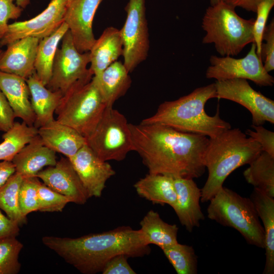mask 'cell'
<instances>
[{
    "instance_id": "obj_6",
    "label": "cell",
    "mask_w": 274,
    "mask_h": 274,
    "mask_svg": "<svg viewBox=\"0 0 274 274\" xmlns=\"http://www.w3.org/2000/svg\"><path fill=\"white\" fill-rule=\"evenodd\" d=\"M210 220L236 230L251 245L264 249V231L251 198L222 187L209 201Z\"/></svg>"
},
{
    "instance_id": "obj_24",
    "label": "cell",
    "mask_w": 274,
    "mask_h": 274,
    "mask_svg": "<svg viewBox=\"0 0 274 274\" xmlns=\"http://www.w3.org/2000/svg\"><path fill=\"white\" fill-rule=\"evenodd\" d=\"M123 63L116 61L98 76H93L107 107L125 94L130 87L131 80Z\"/></svg>"
},
{
    "instance_id": "obj_45",
    "label": "cell",
    "mask_w": 274,
    "mask_h": 274,
    "mask_svg": "<svg viewBox=\"0 0 274 274\" xmlns=\"http://www.w3.org/2000/svg\"><path fill=\"white\" fill-rule=\"evenodd\" d=\"M29 3L30 0H16V5L22 8H25Z\"/></svg>"
},
{
    "instance_id": "obj_39",
    "label": "cell",
    "mask_w": 274,
    "mask_h": 274,
    "mask_svg": "<svg viewBox=\"0 0 274 274\" xmlns=\"http://www.w3.org/2000/svg\"><path fill=\"white\" fill-rule=\"evenodd\" d=\"M16 0H0V40L6 32L9 19H16L22 8L14 3Z\"/></svg>"
},
{
    "instance_id": "obj_27",
    "label": "cell",
    "mask_w": 274,
    "mask_h": 274,
    "mask_svg": "<svg viewBox=\"0 0 274 274\" xmlns=\"http://www.w3.org/2000/svg\"><path fill=\"white\" fill-rule=\"evenodd\" d=\"M68 29L67 25L63 21L52 33L40 40L34 66L38 78L45 86L48 84L52 75L54 59L59 43Z\"/></svg>"
},
{
    "instance_id": "obj_15",
    "label": "cell",
    "mask_w": 274,
    "mask_h": 274,
    "mask_svg": "<svg viewBox=\"0 0 274 274\" xmlns=\"http://www.w3.org/2000/svg\"><path fill=\"white\" fill-rule=\"evenodd\" d=\"M46 185L78 204H85L88 194L70 159L61 157L54 166H48L36 176Z\"/></svg>"
},
{
    "instance_id": "obj_12",
    "label": "cell",
    "mask_w": 274,
    "mask_h": 274,
    "mask_svg": "<svg viewBox=\"0 0 274 274\" xmlns=\"http://www.w3.org/2000/svg\"><path fill=\"white\" fill-rule=\"evenodd\" d=\"M217 98L234 101L243 106L252 115V125L274 124V101L254 90L247 80L241 78L215 83Z\"/></svg>"
},
{
    "instance_id": "obj_46",
    "label": "cell",
    "mask_w": 274,
    "mask_h": 274,
    "mask_svg": "<svg viewBox=\"0 0 274 274\" xmlns=\"http://www.w3.org/2000/svg\"><path fill=\"white\" fill-rule=\"evenodd\" d=\"M219 1H220V0H210L211 5H214L218 3Z\"/></svg>"
},
{
    "instance_id": "obj_5",
    "label": "cell",
    "mask_w": 274,
    "mask_h": 274,
    "mask_svg": "<svg viewBox=\"0 0 274 274\" xmlns=\"http://www.w3.org/2000/svg\"><path fill=\"white\" fill-rule=\"evenodd\" d=\"M235 9L220 1L209 7L202 18L201 27L206 32L202 43L213 44L222 56L237 55L254 42L255 19L241 17Z\"/></svg>"
},
{
    "instance_id": "obj_14",
    "label": "cell",
    "mask_w": 274,
    "mask_h": 274,
    "mask_svg": "<svg viewBox=\"0 0 274 274\" xmlns=\"http://www.w3.org/2000/svg\"><path fill=\"white\" fill-rule=\"evenodd\" d=\"M69 159L89 198L100 197L107 181L115 174L110 164L100 159L86 144Z\"/></svg>"
},
{
    "instance_id": "obj_28",
    "label": "cell",
    "mask_w": 274,
    "mask_h": 274,
    "mask_svg": "<svg viewBox=\"0 0 274 274\" xmlns=\"http://www.w3.org/2000/svg\"><path fill=\"white\" fill-rule=\"evenodd\" d=\"M140 224L149 245H155L162 249L178 243V227L164 222L157 212L148 211Z\"/></svg>"
},
{
    "instance_id": "obj_38",
    "label": "cell",
    "mask_w": 274,
    "mask_h": 274,
    "mask_svg": "<svg viewBox=\"0 0 274 274\" xmlns=\"http://www.w3.org/2000/svg\"><path fill=\"white\" fill-rule=\"evenodd\" d=\"M255 131L248 129L246 134L257 141L262 151L274 157V132L264 128L262 125H252Z\"/></svg>"
},
{
    "instance_id": "obj_16",
    "label": "cell",
    "mask_w": 274,
    "mask_h": 274,
    "mask_svg": "<svg viewBox=\"0 0 274 274\" xmlns=\"http://www.w3.org/2000/svg\"><path fill=\"white\" fill-rule=\"evenodd\" d=\"M103 0H73L67 5L64 21L68 26L77 49L88 52L95 41L92 23L96 10Z\"/></svg>"
},
{
    "instance_id": "obj_29",
    "label": "cell",
    "mask_w": 274,
    "mask_h": 274,
    "mask_svg": "<svg viewBox=\"0 0 274 274\" xmlns=\"http://www.w3.org/2000/svg\"><path fill=\"white\" fill-rule=\"evenodd\" d=\"M243 175L254 189L274 197V157L262 151L249 164Z\"/></svg>"
},
{
    "instance_id": "obj_18",
    "label": "cell",
    "mask_w": 274,
    "mask_h": 274,
    "mask_svg": "<svg viewBox=\"0 0 274 274\" xmlns=\"http://www.w3.org/2000/svg\"><path fill=\"white\" fill-rule=\"evenodd\" d=\"M40 39L26 37L7 45L0 58V71L26 80L35 72V61Z\"/></svg>"
},
{
    "instance_id": "obj_37",
    "label": "cell",
    "mask_w": 274,
    "mask_h": 274,
    "mask_svg": "<svg viewBox=\"0 0 274 274\" xmlns=\"http://www.w3.org/2000/svg\"><path fill=\"white\" fill-rule=\"evenodd\" d=\"M265 43H262L261 57L263 66L268 73L274 69V21L272 19L268 25H266L263 36Z\"/></svg>"
},
{
    "instance_id": "obj_7",
    "label": "cell",
    "mask_w": 274,
    "mask_h": 274,
    "mask_svg": "<svg viewBox=\"0 0 274 274\" xmlns=\"http://www.w3.org/2000/svg\"><path fill=\"white\" fill-rule=\"evenodd\" d=\"M106 107L92 77L89 82L73 87L62 96L55 112L56 120L86 138L94 130Z\"/></svg>"
},
{
    "instance_id": "obj_41",
    "label": "cell",
    "mask_w": 274,
    "mask_h": 274,
    "mask_svg": "<svg viewBox=\"0 0 274 274\" xmlns=\"http://www.w3.org/2000/svg\"><path fill=\"white\" fill-rule=\"evenodd\" d=\"M15 117L5 95L0 89V131L6 132L13 125Z\"/></svg>"
},
{
    "instance_id": "obj_23",
    "label": "cell",
    "mask_w": 274,
    "mask_h": 274,
    "mask_svg": "<svg viewBox=\"0 0 274 274\" xmlns=\"http://www.w3.org/2000/svg\"><path fill=\"white\" fill-rule=\"evenodd\" d=\"M26 81L29 89L31 107L36 116L34 126L38 128L55 119L54 114L62 95L48 89L40 81L36 72Z\"/></svg>"
},
{
    "instance_id": "obj_43",
    "label": "cell",
    "mask_w": 274,
    "mask_h": 274,
    "mask_svg": "<svg viewBox=\"0 0 274 274\" xmlns=\"http://www.w3.org/2000/svg\"><path fill=\"white\" fill-rule=\"evenodd\" d=\"M234 7H240L247 11L256 13L258 5L264 0H220Z\"/></svg>"
},
{
    "instance_id": "obj_35",
    "label": "cell",
    "mask_w": 274,
    "mask_h": 274,
    "mask_svg": "<svg viewBox=\"0 0 274 274\" xmlns=\"http://www.w3.org/2000/svg\"><path fill=\"white\" fill-rule=\"evenodd\" d=\"M37 192L40 212H62L70 201L65 196L52 190L44 183L39 181Z\"/></svg>"
},
{
    "instance_id": "obj_8",
    "label": "cell",
    "mask_w": 274,
    "mask_h": 274,
    "mask_svg": "<svg viewBox=\"0 0 274 274\" xmlns=\"http://www.w3.org/2000/svg\"><path fill=\"white\" fill-rule=\"evenodd\" d=\"M86 139V145L105 161L124 159L133 151L131 131L125 117L107 107L97 125Z\"/></svg>"
},
{
    "instance_id": "obj_1",
    "label": "cell",
    "mask_w": 274,
    "mask_h": 274,
    "mask_svg": "<svg viewBox=\"0 0 274 274\" xmlns=\"http://www.w3.org/2000/svg\"><path fill=\"white\" fill-rule=\"evenodd\" d=\"M133 146L149 173L198 178L204 173L207 136L160 124L129 123Z\"/></svg>"
},
{
    "instance_id": "obj_48",
    "label": "cell",
    "mask_w": 274,
    "mask_h": 274,
    "mask_svg": "<svg viewBox=\"0 0 274 274\" xmlns=\"http://www.w3.org/2000/svg\"><path fill=\"white\" fill-rule=\"evenodd\" d=\"M67 3V4L70 3L71 2H72L73 0H66Z\"/></svg>"
},
{
    "instance_id": "obj_31",
    "label": "cell",
    "mask_w": 274,
    "mask_h": 274,
    "mask_svg": "<svg viewBox=\"0 0 274 274\" xmlns=\"http://www.w3.org/2000/svg\"><path fill=\"white\" fill-rule=\"evenodd\" d=\"M24 177L15 173L0 188V209L19 226L27 223V217L22 214L19 204V191Z\"/></svg>"
},
{
    "instance_id": "obj_13",
    "label": "cell",
    "mask_w": 274,
    "mask_h": 274,
    "mask_svg": "<svg viewBox=\"0 0 274 274\" xmlns=\"http://www.w3.org/2000/svg\"><path fill=\"white\" fill-rule=\"evenodd\" d=\"M67 3L66 0H51L47 7L36 17L8 24L0 40V47L26 37L40 40L55 31L64 21Z\"/></svg>"
},
{
    "instance_id": "obj_32",
    "label": "cell",
    "mask_w": 274,
    "mask_h": 274,
    "mask_svg": "<svg viewBox=\"0 0 274 274\" xmlns=\"http://www.w3.org/2000/svg\"><path fill=\"white\" fill-rule=\"evenodd\" d=\"M161 250L178 274L197 273V256L192 246L177 243Z\"/></svg>"
},
{
    "instance_id": "obj_36",
    "label": "cell",
    "mask_w": 274,
    "mask_h": 274,
    "mask_svg": "<svg viewBox=\"0 0 274 274\" xmlns=\"http://www.w3.org/2000/svg\"><path fill=\"white\" fill-rule=\"evenodd\" d=\"M273 6L274 0H264L258 5L256 12L257 17L255 19L253 30L254 43L257 53L261 58L262 36L269 13Z\"/></svg>"
},
{
    "instance_id": "obj_26",
    "label": "cell",
    "mask_w": 274,
    "mask_h": 274,
    "mask_svg": "<svg viewBox=\"0 0 274 274\" xmlns=\"http://www.w3.org/2000/svg\"><path fill=\"white\" fill-rule=\"evenodd\" d=\"M264 231L265 264L263 274L274 273V197L254 189L251 195Z\"/></svg>"
},
{
    "instance_id": "obj_3",
    "label": "cell",
    "mask_w": 274,
    "mask_h": 274,
    "mask_svg": "<svg viewBox=\"0 0 274 274\" xmlns=\"http://www.w3.org/2000/svg\"><path fill=\"white\" fill-rule=\"evenodd\" d=\"M213 98H217L215 83L198 87L178 99L163 102L153 115L141 123L163 124L180 131L214 138L231 127L220 118L219 108L213 116L206 112V104Z\"/></svg>"
},
{
    "instance_id": "obj_11",
    "label": "cell",
    "mask_w": 274,
    "mask_h": 274,
    "mask_svg": "<svg viewBox=\"0 0 274 274\" xmlns=\"http://www.w3.org/2000/svg\"><path fill=\"white\" fill-rule=\"evenodd\" d=\"M210 63L206 73L208 79L223 81L241 78L250 80L261 86H271L274 83L273 77L266 71L262 59L257 53L254 43L244 57L211 55Z\"/></svg>"
},
{
    "instance_id": "obj_2",
    "label": "cell",
    "mask_w": 274,
    "mask_h": 274,
    "mask_svg": "<svg viewBox=\"0 0 274 274\" xmlns=\"http://www.w3.org/2000/svg\"><path fill=\"white\" fill-rule=\"evenodd\" d=\"M42 241L83 274L101 272L107 262L118 255L142 257L151 251L141 230L128 226L77 238L45 236Z\"/></svg>"
},
{
    "instance_id": "obj_19",
    "label": "cell",
    "mask_w": 274,
    "mask_h": 274,
    "mask_svg": "<svg viewBox=\"0 0 274 274\" xmlns=\"http://www.w3.org/2000/svg\"><path fill=\"white\" fill-rule=\"evenodd\" d=\"M38 134L46 146L68 159L86 144L84 136L56 119L39 127Z\"/></svg>"
},
{
    "instance_id": "obj_10",
    "label": "cell",
    "mask_w": 274,
    "mask_h": 274,
    "mask_svg": "<svg viewBox=\"0 0 274 274\" xmlns=\"http://www.w3.org/2000/svg\"><path fill=\"white\" fill-rule=\"evenodd\" d=\"M126 19L120 30L123 42V64L129 73L145 61L150 48L145 0H128Z\"/></svg>"
},
{
    "instance_id": "obj_42",
    "label": "cell",
    "mask_w": 274,
    "mask_h": 274,
    "mask_svg": "<svg viewBox=\"0 0 274 274\" xmlns=\"http://www.w3.org/2000/svg\"><path fill=\"white\" fill-rule=\"evenodd\" d=\"M19 225L15 221L5 216L0 210V239L16 237L19 234Z\"/></svg>"
},
{
    "instance_id": "obj_17",
    "label": "cell",
    "mask_w": 274,
    "mask_h": 274,
    "mask_svg": "<svg viewBox=\"0 0 274 274\" xmlns=\"http://www.w3.org/2000/svg\"><path fill=\"white\" fill-rule=\"evenodd\" d=\"M177 199L173 208L181 224L189 232L200 226L205 217L201 211L200 201L201 189L193 179L173 177Z\"/></svg>"
},
{
    "instance_id": "obj_34",
    "label": "cell",
    "mask_w": 274,
    "mask_h": 274,
    "mask_svg": "<svg viewBox=\"0 0 274 274\" xmlns=\"http://www.w3.org/2000/svg\"><path fill=\"white\" fill-rule=\"evenodd\" d=\"M39 181L38 177H30L24 178L21 183L18 199L21 212L25 217L31 212L39 211L37 192Z\"/></svg>"
},
{
    "instance_id": "obj_33",
    "label": "cell",
    "mask_w": 274,
    "mask_h": 274,
    "mask_svg": "<svg viewBox=\"0 0 274 274\" xmlns=\"http://www.w3.org/2000/svg\"><path fill=\"white\" fill-rule=\"evenodd\" d=\"M23 244L16 237L0 239V274H16L21 264L19 255Z\"/></svg>"
},
{
    "instance_id": "obj_9",
    "label": "cell",
    "mask_w": 274,
    "mask_h": 274,
    "mask_svg": "<svg viewBox=\"0 0 274 274\" xmlns=\"http://www.w3.org/2000/svg\"><path fill=\"white\" fill-rule=\"evenodd\" d=\"M61 40V47L55 53L51 78L46 86L63 96L73 87L90 81L93 75L87 67L90 62L89 51L81 53L77 49L69 29Z\"/></svg>"
},
{
    "instance_id": "obj_44",
    "label": "cell",
    "mask_w": 274,
    "mask_h": 274,
    "mask_svg": "<svg viewBox=\"0 0 274 274\" xmlns=\"http://www.w3.org/2000/svg\"><path fill=\"white\" fill-rule=\"evenodd\" d=\"M14 164L10 161L0 162V188L2 187L10 177L15 173Z\"/></svg>"
},
{
    "instance_id": "obj_47",
    "label": "cell",
    "mask_w": 274,
    "mask_h": 274,
    "mask_svg": "<svg viewBox=\"0 0 274 274\" xmlns=\"http://www.w3.org/2000/svg\"><path fill=\"white\" fill-rule=\"evenodd\" d=\"M3 52L4 51H3V50H0V58H1L2 55L3 53Z\"/></svg>"
},
{
    "instance_id": "obj_30",
    "label": "cell",
    "mask_w": 274,
    "mask_h": 274,
    "mask_svg": "<svg viewBox=\"0 0 274 274\" xmlns=\"http://www.w3.org/2000/svg\"><path fill=\"white\" fill-rule=\"evenodd\" d=\"M38 134V128L23 122H15L12 127L2 135L0 143V161H12L15 155Z\"/></svg>"
},
{
    "instance_id": "obj_40",
    "label": "cell",
    "mask_w": 274,
    "mask_h": 274,
    "mask_svg": "<svg viewBox=\"0 0 274 274\" xmlns=\"http://www.w3.org/2000/svg\"><path fill=\"white\" fill-rule=\"evenodd\" d=\"M125 255L114 256L106 264L101 273L102 274H136V272L129 264Z\"/></svg>"
},
{
    "instance_id": "obj_25",
    "label": "cell",
    "mask_w": 274,
    "mask_h": 274,
    "mask_svg": "<svg viewBox=\"0 0 274 274\" xmlns=\"http://www.w3.org/2000/svg\"><path fill=\"white\" fill-rule=\"evenodd\" d=\"M133 186L140 196L153 204H167L172 208L176 204L177 195L172 176L148 173Z\"/></svg>"
},
{
    "instance_id": "obj_4",
    "label": "cell",
    "mask_w": 274,
    "mask_h": 274,
    "mask_svg": "<svg viewBox=\"0 0 274 274\" xmlns=\"http://www.w3.org/2000/svg\"><path fill=\"white\" fill-rule=\"evenodd\" d=\"M262 151L260 144L239 128H231L209 138L204 156L208 177L201 189L200 201H209L233 171L249 164Z\"/></svg>"
},
{
    "instance_id": "obj_20",
    "label": "cell",
    "mask_w": 274,
    "mask_h": 274,
    "mask_svg": "<svg viewBox=\"0 0 274 274\" xmlns=\"http://www.w3.org/2000/svg\"><path fill=\"white\" fill-rule=\"evenodd\" d=\"M0 89L5 95L15 118H20L29 126H34L36 116L29 96L30 92L26 80L0 71Z\"/></svg>"
},
{
    "instance_id": "obj_22",
    "label": "cell",
    "mask_w": 274,
    "mask_h": 274,
    "mask_svg": "<svg viewBox=\"0 0 274 274\" xmlns=\"http://www.w3.org/2000/svg\"><path fill=\"white\" fill-rule=\"evenodd\" d=\"M123 42L120 31L113 26L106 28L91 48L89 69L93 76L102 72L123 55Z\"/></svg>"
},
{
    "instance_id": "obj_21",
    "label": "cell",
    "mask_w": 274,
    "mask_h": 274,
    "mask_svg": "<svg viewBox=\"0 0 274 274\" xmlns=\"http://www.w3.org/2000/svg\"><path fill=\"white\" fill-rule=\"evenodd\" d=\"M16 173L24 178L36 177L45 166L57 162L56 152L46 146L38 134L13 158Z\"/></svg>"
}]
</instances>
